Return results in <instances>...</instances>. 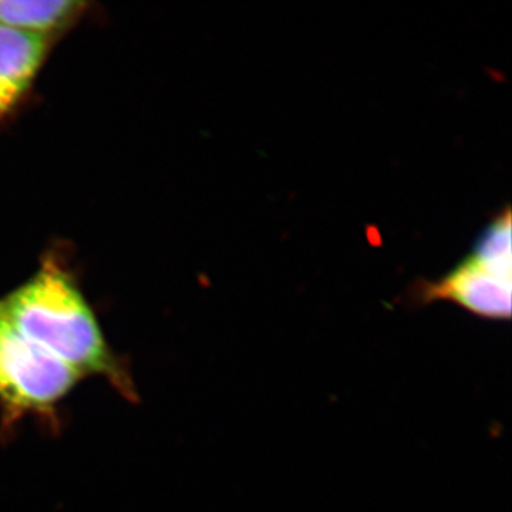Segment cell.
<instances>
[{
  "instance_id": "5",
  "label": "cell",
  "mask_w": 512,
  "mask_h": 512,
  "mask_svg": "<svg viewBox=\"0 0 512 512\" xmlns=\"http://www.w3.org/2000/svg\"><path fill=\"white\" fill-rule=\"evenodd\" d=\"M79 0H0V25L53 40L84 15Z\"/></svg>"
},
{
  "instance_id": "2",
  "label": "cell",
  "mask_w": 512,
  "mask_h": 512,
  "mask_svg": "<svg viewBox=\"0 0 512 512\" xmlns=\"http://www.w3.org/2000/svg\"><path fill=\"white\" fill-rule=\"evenodd\" d=\"M83 377L0 315V437L10 439L26 417L60 429V407Z\"/></svg>"
},
{
  "instance_id": "6",
  "label": "cell",
  "mask_w": 512,
  "mask_h": 512,
  "mask_svg": "<svg viewBox=\"0 0 512 512\" xmlns=\"http://www.w3.org/2000/svg\"><path fill=\"white\" fill-rule=\"evenodd\" d=\"M478 261L503 275H512L511 211L505 208L490 227L485 228L474 247Z\"/></svg>"
},
{
  "instance_id": "3",
  "label": "cell",
  "mask_w": 512,
  "mask_h": 512,
  "mask_svg": "<svg viewBox=\"0 0 512 512\" xmlns=\"http://www.w3.org/2000/svg\"><path fill=\"white\" fill-rule=\"evenodd\" d=\"M410 295L417 305L448 301L480 318H511V276L494 271L474 255L467 256L439 281L414 285Z\"/></svg>"
},
{
  "instance_id": "4",
  "label": "cell",
  "mask_w": 512,
  "mask_h": 512,
  "mask_svg": "<svg viewBox=\"0 0 512 512\" xmlns=\"http://www.w3.org/2000/svg\"><path fill=\"white\" fill-rule=\"evenodd\" d=\"M52 42L0 25V126L28 96Z\"/></svg>"
},
{
  "instance_id": "1",
  "label": "cell",
  "mask_w": 512,
  "mask_h": 512,
  "mask_svg": "<svg viewBox=\"0 0 512 512\" xmlns=\"http://www.w3.org/2000/svg\"><path fill=\"white\" fill-rule=\"evenodd\" d=\"M0 315L83 379L99 377L127 402H138L130 366L111 348L82 289L59 262H43L0 298Z\"/></svg>"
}]
</instances>
